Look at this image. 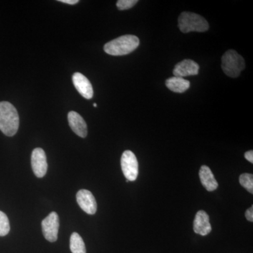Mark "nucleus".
Segmentation results:
<instances>
[{
    "label": "nucleus",
    "mask_w": 253,
    "mask_h": 253,
    "mask_svg": "<svg viewBox=\"0 0 253 253\" xmlns=\"http://www.w3.org/2000/svg\"><path fill=\"white\" fill-rule=\"evenodd\" d=\"M10 224L9 219L5 213L0 211V236H4L9 234Z\"/></svg>",
    "instance_id": "f3484780"
},
{
    "label": "nucleus",
    "mask_w": 253,
    "mask_h": 253,
    "mask_svg": "<svg viewBox=\"0 0 253 253\" xmlns=\"http://www.w3.org/2000/svg\"><path fill=\"white\" fill-rule=\"evenodd\" d=\"M93 106H94V107H97V105H96V104H94V105H93Z\"/></svg>",
    "instance_id": "4be33fe9"
},
{
    "label": "nucleus",
    "mask_w": 253,
    "mask_h": 253,
    "mask_svg": "<svg viewBox=\"0 0 253 253\" xmlns=\"http://www.w3.org/2000/svg\"><path fill=\"white\" fill-rule=\"evenodd\" d=\"M76 199L80 207L84 212L89 214H94L97 210V204L94 196L90 191L81 189L76 195Z\"/></svg>",
    "instance_id": "6e6552de"
},
{
    "label": "nucleus",
    "mask_w": 253,
    "mask_h": 253,
    "mask_svg": "<svg viewBox=\"0 0 253 253\" xmlns=\"http://www.w3.org/2000/svg\"><path fill=\"white\" fill-rule=\"evenodd\" d=\"M139 43L137 37L126 35L106 43L104 49L106 54L112 56H124L134 51L139 46Z\"/></svg>",
    "instance_id": "f03ea898"
},
{
    "label": "nucleus",
    "mask_w": 253,
    "mask_h": 253,
    "mask_svg": "<svg viewBox=\"0 0 253 253\" xmlns=\"http://www.w3.org/2000/svg\"><path fill=\"white\" fill-rule=\"evenodd\" d=\"M61 2L65 3V4L74 5L79 2L78 0H59Z\"/></svg>",
    "instance_id": "412c9836"
},
{
    "label": "nucleus",
    "mask_w": 253,
    "mask_h": 253,
    "mask_svg": "<svg viewBox=\"0 0 253 253\" xmlns=\"http://www.w3.org/2000/svg\"><path fill=\"white\" fill-rule=\"evenodd\" d=\"M68 123L72 130L82 138L87 136V126L81 115L76 111H71L68 115Z\"/></svg>",
    "instance_id": "9b49d317"
},
{
    "label": "nucleus",
    "mask_w": 253,
    "mask_h": 253,
    "mask_svg": "<svg viewBox=\"0 0 253 253\" xmlns=\"http://www.w3.org/2000/svg\"><path fill=\"white\" fill-rule=\"evenodd\" d=\"M194 231L201 236H207L212 231V226L210 222V217L204 211L196 213L194 221Z\"/></svg>",
    "instance_id": "f8f14e48"
},
{
    "label": "nucleus",
    "mask_w": 253,
    "mask_h": 253,
    "mask_svg": "<svg viewBox=\"0 0 253 253\" xmlns=\"http://www.w3.org/2000/svg\"><path fill=\"white\" fill-rule=\"evenodd\" d=\"M31 166L37 177L42 178L45 175L48 165L44 150L41 148H36L33 150L31 156Z\"/></svg>",
    "instance_id": "0eeeda50"
},
{
    "label": "nucleus",
    "mask_w": 253,
    "mask_h": 253,
    "mask_svg": "<svg viewBox=\"0 0 253 253\" xmlns=\"http://www.w3.org/2000/svg\"><path fill=\"white\" fill-rule=\"evenodd\" d=\"M200 179L203 186L208 191H213L217 189L218 183L214 174L207 166H203L199 171Z\"/></svg>",
    "instance_id": "ddd939ff"
},
{
    "label": "nucleus",
    "mask_w": 253,
    "mask_h": 253,
    "mask_svg": "<svg viewBox=\"0 0 253 253\" xmlns=\"http://www.w3.org/2000/svg\"><path fill=\"white\" fill-rule=\"evenodd\" d=\"M19 127V116L17 110L7 101L0 102V130L5 135L13 136Z\"/></svg>",
    "instance_id": "f257e3e1"
},
{
    "label": "nucleus",
    "mask_w": 253,
    "mask_h": 253,
    "mask_svg": "<svg viewBox=\"0 0 253 253\" xmlns=\"http://www.w3.org/2000/svg\"><path fill=\"white\" fill-rule=\"evenodd\" d=\"M73 83L75 87L86 99H90L93 97L94 91L90 82L81 73H74L73 76Z\"/></svg>",
    "instance_id": "9d476101"
},
{
    "label": "nucleus",
    "mask_w": 253,
    "mask_h": 253,
    "mask_svg": "<svg viewBox=\"0 0 253 253\" xmlns=\"http://www.w3.org/2000/svg\"><path fill=\"white\" fill-rule=\"evenodd\" d=\"M138 2L137 0H119L117 1V7L119 10H126L133 7Z\"/></svg>",
    "instance_id": "a211bd4d"
},
{
    "label": "nucleus",
    "mask_w": 253,
    "mask_h": 253,
    "mask_svg": "<svg viewBox=\"0 0 253 253\" xmlns=\"http://www.w3.org/2000/svg\"><path fill=\"white\" fill-rule=\"evenodd\" d=\"M59 218L57 213L52 212L42 221V229L44 238L49 242H55L58 239Z\"/></svg>",
    "instance_id": "423d86ee"
},
{
    "label": "nucleus",
    "mask_w": 253,
    "mask_h": 253,
    "mask_svg": "<svg viewBox=\"0 0 253 253\" xmlns=\"http://www.w3.org/2000/svg\"><path fill=\"white\" fill-rule=\"evenodd\" d=\"M178 26L183 33L190 32L203 33L209 29V23L206 18L191 12L181 13L178 18Z\"/></svg>",
    "instance_id": "7ed1b4c3"
},
{
    "label": "nucleus",
    "mask_w": 253,
    "mask_h": 253,
    "mask_svg": "<svg viewBox=\"0 0 253 253\" xmlns=\"http://www.w3.org/2000/svg\"><path fill=\"white\" fill-rule=\"evenodd\" d=\"M70 249L72 253H86L85 244L78 233H73L70 239Z\"/></svg>",
    "instance_id": "2eb2a0df"
},
{
    "label": "nucleus",
    "mask_w": 253,
    "mask_h": 253,
    "mask_svg": "<svg viewBox=\"0 0 253 253\" xmlns=\"http://www.w3.org/2000/svg\"><path fill=\"white\" fill-rule=\"evenodd\" d=\"M245 158L246 160L249 161L250 163H253V151H249L244 155Z\"/></svg>",
    "instance_id": "aec40b11"
},
{
    "label": "nucleus",
    "mask_w": 253,
    "mask_h": 253,
    "mask_svg": "<svg viewBox=\"0 0 253 253\" xmlns=\"http://www.w3.org/2000/svg\"><path fill=\"white\" fill-rule=\"evenodd\" d=\"M121 168L126 180L134 181L139 174V163L132 151H125L121 157Z\"/></svg>",
    "instance_id": "39448f33"
},
{
    "label": "nucleus",
    "mask_w": 253,
    "mask_h": 253,
    "mask_svg": "<svg viewBox=\"0 0 253 253\" xmlns=\"http://www.w3.org/2000/svg\"><path fill=\"white\" fill-rule=\"evenodd\" d=\"M239 181L241 185L247 189L251 194H253V175L249 173H244L241 174L239 177Z\"/></svg>",
    "instance_id": "dca6fc26"
},
{
    "label": "nucleus",
    "mask_w": 253,
    "mask_h": 253,
    "mask_svg": "<svg viewBox=\"0 0 253 253\" xmlns=\"http://www.w3.org/2000/svg\"><path fill=\"white\" fill-rule=\"evenodd\" d=\"M166 85L169 90L176 93H183L190 87V82L182 78H169L166 82Z\"/></svg>",
    "instance_id": "4468645a"
},
{
    "label": "nucleus",
    "mask_w": 253,
    "mask_h": 253,
    "mask_svg": "<svg viewBox=\"0 0 253 253\" xmlns=\"http://www.w3.org/2000/svg\"><path fill=\"white\" fill-rule=\"evenodd\" d=\"M245 67L246 63L244 58L235 50H228L221 57V68L229 77H239Z\"/></svg>",
    "instance_id": "20e7f679"
},
{
    "label": "nucleus",
    "mask_w": 253,
    "mask_h": 253,
    "mask_svg": "<svg viewBox=\"0 0 253 253\" xmlns=\"http://www.w3.org/2000/svg\"><path fill=\"white\" fill-rule=\"evenodd\" d=\"M246 217L248 220L253 222V207L251 206L246 212Z\"/></svg>",
    "instance_id": "6ab92c4d"
},
{
    "label": "nucleus",
    "mask_w": 253,
    "mask_h": 253,
    "mask_svg": "<svg viewBox=\"0 0 253 253\" xmlns=\"http://www.w3.org/2000/svg\"><path fill=\"white\" fill-rule=\"evenodd\" d=\"M199 65L191 59L183 60L178 63L173 71L175 77L182 78L187 76H196L199 74Z\"/></svg>",
    "instance_id": "1a4fd4ad"
}]
</instances>
